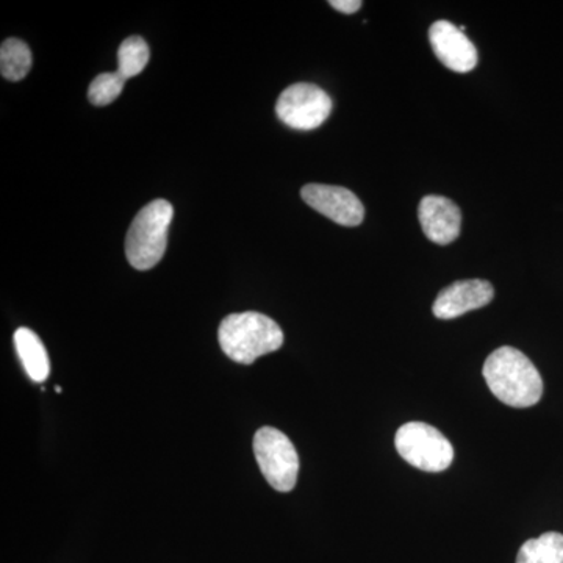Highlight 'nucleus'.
<instances>
[{
	"label": "nucleus",
	"instance_id": "14",
	"mask_svg": "<svg viewBox=\"0 0 563 563\" xmlns=\"http://www.w3.org/2000/svg\"><path fill=\"white\" fill-rule=\"evenodd\" d=\"M150 57L151 52L146 41L140 36H131L121 44L120 51H118V73L125 80L139 76L146 68Z\"/></svg>",
	"mask_w": 563,
	"mask_h": 563
},
{
	"label": "nucleus",
	"instance_id": "5",
	"mask_svg": "<svg viewBox=\"0 0 563 563\" xmlns=\"http://www.w3.org/2000/svg\"><path fill=\"white\" fill-rule=\"evenodd\" d=\"M254 454L266 483L274 490L291 492L298 483L299 457L295 444L277 429H258L254 437Z\"/></svg>",
	"mask_w": 563,
	"mask_h": 563
},
{
	"label": "nucleus",
	"instance_id": "7",
	"mask_svg": "<svg viewBox=\"0 0 563 563\" xmlns=\"http://www.w3.org/2000/svg\"><path fill=\"white\" fill-rule=\"evenodd\" d=\"M301 196L307 206L346 228L361 225L365 217L361 199L347 188L309 184L302 188Z\"/></svg>",
	"mask_w": 563,
	"mask_h": 563
},
{
	"label": "nucleus",
	"instance_id": "8",
	"mask_svg": "<svg viewBox=\"0 0 563 563\" xmlns=\"http://www.w3.org/2000/svg\"><path fill=\"white\" fill-rule=\"evenodd\" d=\"M433 54L448 69L470 73L476 68L477 51L468 36L448 21H437L429 31Z\"/></svg>",
	"mask_w": 563,
	"mask_h": 563
},
{
	"label": "nucleus",
	"instance_id": "12",
	"mask_svg": "<svg viewBox=\"0 0 563 563\" xmlns=\"http://www.w3.org/2000/svg\"><path fill=\"white\" fill-rule=\"evenodd\" d=\"M517 563H563L562 533L547 532L528 540L518 551Z\"/></svg>",
	"mask_w": 563,
	"mask_h": 563
},
{
	"label": "nucleus",
	"instance_id": "15",
	"mask_svg": "<svg viewBox=\"0 0 563 563\" xmlns=\"http://www.w3.org/2000/svg\"><path fill=\"white\" fill-rule=\"evenodd\" d=\"M125 79L120 73L99 74L91 81L90 90H88V99L92 106L106 107L120 98L122 88H124Z\"/></svg>",
	"mask_w": 563,
	"mask_h": 563
},
{
	"label": "nucleus",
	"instance_id": "10",
	"mask_svg": "<svg viewBox=\"0 0 563 563\" xmlns=\"http://www.w3.org/2000/svg\"><path fill=\"white\" fill-rule=\"evenodd\" d=\"M418 218L424 235L432 243L451 244L461 235V209L443 196H426L418 207Z\"/></svg>",
	"mask_w": 563,
	"mask_h": 563
},
{
	"label": "nucleus",
	"instance_id": "4",
	"mask_svg": "<svg viewBox=\"0 0 563 563\" xmlns=\"http://www.w3.org/2000/svg\"><path fill=\"white\" fill-rule=\"evenodd\" d=\"M399 455L426 473H440L450 468L454 459V448L439 429L426 422H407L395 437Z\"/></svg>",
	"mask_w": 563,
	"mask_h": 563
},
{
	"label": "nucleus",
	"instance_id": "9",
	"mask_svg": "<svg viewBox=\"0 0 563 563\" xmlns=\"http://www.w3.org/2000/svg\"><path fill=\"white\" fill-rule=\"evenodd\" d=\"M495 298L490 282L487 280H461L454 282L450 287L440 292L432 306V313L439 320H454L472 310L483 309Z\"/></svg>",
	"mask_w": 563,
	"mask_h": 563
},
{
	"label": "nucleus",
	"instance_id": "6",
	"mask_svg": "<svg viewBox=\"0 0 563 563\" xmlns=\"http://www.w3.org/2000/svg\"><path fill=\"white\" fill-rule=\"evenodd\" d=\"M276 113L285 125L295 131H313L332 113V99L317 85L295 84L277 99Z\"/></svg>",
	"mask_w": 563,
	"mask_h": 563
},
{
	"label": "nucleus",
	"instance_id": "3",
	"mask_svg": "<svg viewBox=\"0 0 563 563\" xmlns=\"http://www.w3.org/2000/svg\"><path fill=\"white\" fill-rule=\"evenodd\" d=\"M173 214V206L165 199L147 203L136 214L125 239V255L133 268L147 272L162 261Z\"/></svg>",
	"mask_w": 563,
	"mask_h": 563
},
{
	"label": "nucleus",
	"instance_id": "16",
	"mask_svg": "<svg viewBox=\"0 0 563 563\" xmlns=\"http://www.w3.org/2000/svg\"><path fill=\"white\" fill-rule=\"evenodd\" d=\"M329 5L336 11H342L344 14H352L361 10L362 2L361 0H332V2H329Z\"/></svg>",
	"mask_w": 563,
	"mask_h": 563
},
{
	"label": "nucleus",
	"instance_id": "1",
	"mask_svg": "<svg viewBox=\"0 0 563 563\" xmlns=\"http://www.w3.org/2000/svg\"><path fill=\"white\" fill-rule=\"evenodd\" d=\"M483 374L493 395L515 409L536 406L542 398V376L523 352L515 347L503 346L492 352Z\"/></svg>",
	"mask_w": 563,
	"mask_h": 563
},
{
	"label": "nucleus",
	"instance_id": "13",
	"mask_svg": "<svg viewBox=\"0 0 563 563\" xmlns=\"http://www.w3.org/2000/svg\"><path fill=\"white\" fill-rule=\"evenodd\" d=\"M32 68V52L24 41L5 40L0 47V73L3 79L20 81Z\"/></svg>",
	"mask_w": 563,
	"mask_h": 563
},
{
	"label": "nucleus",
	"instance_id": "11",
	"mask_svg": "<svg viewBox=\"0 0 563 563\" xmlns=\"http://www.w3.org/2000/svg\"><path fill=\"white\" fill-rule=\"evenodd\" d=\"M14 346H16L25 373L29 374L33 383H44L49 377L51 362L40 336L31 329H18L14 332Z\"/></svg>",
	"mask_w": 563,
	"mask_h": 563
},
{
	"label": "nucleus",
	"instance_id": "2",
	"mask_svg": "<svg viewBox=\"0 0 563 563\" xmlns=\"http://www.w3.org/2000/svg\"><path fill=\"white\" fill-rule=\"evenodd\" d=\"M222 352L233 362L251 365L262 355L280 350L284 332L276 321L257 312L232 313L218 329Z\"/></svg>",
	"mask_w": 563,
	"mask_h": 563
}]
</instances>
